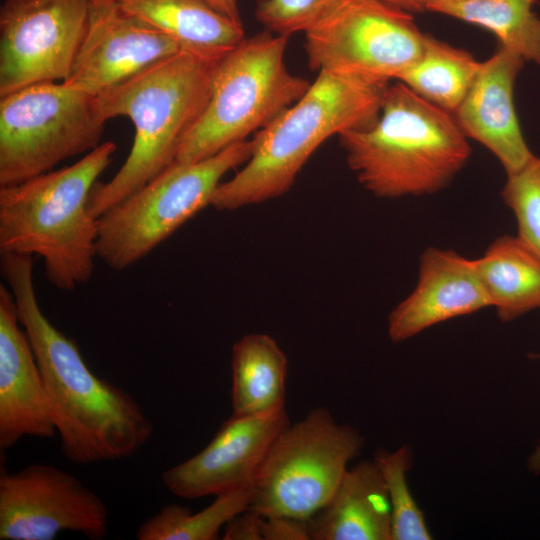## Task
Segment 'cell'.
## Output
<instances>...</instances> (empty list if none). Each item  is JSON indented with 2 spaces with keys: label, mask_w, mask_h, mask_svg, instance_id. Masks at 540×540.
Segmentation results:
<instances>
[{
  "label": "cell",
  "mask_w": 540,
  "mask_h": 540,
  "mask_svg": "<svg viewBox=\"0 0 540 540\" xmlns=\"http://www.w3.org/2000/svg\"><path fill=\"white\" fill-rule=\"evenodd\" d=\"M232 415L260 416L285 408L287 358L265 333L244 335L232 347Z\"/></svg>",
  "instance_id": "44dd1931"
},
{
  "label": "cell",
  "mask_w": 540,
  "mask_h": 540,
  "mask_svg": "<svg viewBox=\"0 0 540 540\" xmlns=\"http://www.w3.org/2000/svg\"><path fill=\"white\" fill-rule=\"evenodd\" d=\"M57 434L44 380L10 289L0 285V449Z\"/></svg>",
  "instance_id": "9a60e30c"
},
{
  "label": "cell",
  "mask_w": 540,
  "mask_h": 540,
  "mask_svg": "<svg viewBox=\"0 0 540 540\" xmlns=\"http://www.w3.org/2000/svg\"><path fill=\"white\" fill-rule=\"evenodd\" d=\"M491 307L474 260L430 246L420 256L413 291L389 314L388 336L403 342L438 323Z\"/></svg>",
  "instance_id": "2e32d148"
},
{
  "label": "cell",
  "mask_w": 540,
  "mask_h": 540,
  "mask_svg": "<svg viewBox=\"0 0 540 540\" xmlns=\"http://www.w3.org/2000/svg\"><path fill=\"white\" fill-rule=\"evenodd\" d=\"M388 84L319 71L299 100L254 134L250 157L218 185L210 206L233 211L286 194L326 140L377 119Z\"/></svg>",
  "instance_id": "7a4b0ae2"
},
{
  "label": "cell",
  "mask_w": 540,
  "mask_h": 540,
  "mask_svg": "<svg viewBox=\"0 0 540 540\" xmlns=\"http://www.w3.org/2000/svg\"><path fill=\"white\" fill-rule=\"evenodd\" d=\"M251 151L252 139H246L203 160L174 162L98 218L97 257L120 271L147 256L211 204L223 176Z\"/></svg>",
  "instance_id": "52a82bcc"
},
{
  "label": "cell",
  "mask_w": 540,
  "mask_h": 540,
  "mask_svg": "<svg viewBox=\"0 0 540 540\" xmlns=\"http://www.w3.org/2000/svg\"><path fill=\"white\" fill-rule=\"evenodd\" d=\"M0 266L41 370L65 458L87 465L134 455L153 434L141 405L95 375L77 344L46 317L34 287L32 255L1 253Z\"/></svg>",
  "instance_id": "6da1fadb"
},
{
  "label": "cell",
  "mask_w": 540,
  "mask_h": 540,
  "mask_svg": "<svg viewBox=\"0 0 540 540\" xmlns=\"http://www.w3.org/2000/svg\"><path fill=\"white\" fill-rule=\"evenodd\" d=\"M337 137L358 183L382 199L434 194L447 187L471 155L454 116L400 81L386 87L371 125Z\"/></svg>",
  "instance_id": "3957f363"
},
{
  "label": "cell",
  "mask_w": 540,
  "mask_h": 540,
  "mask_svg": "<svg viewBox=\"0 0 540 540\" xmlns=\"http://www.w3.org/2000/svg\"><path fill=\"white\" fill-rule=\"evenodd\" d=\"M89 0H6L0 9V97L67 78Z\"/></svg>",
  "instance_id": "8fae6325"
},
{
  "label": "cell",
  "mask_w": 540,
  "mask_h": 540,
  "mask_svg": "<svg viewBox=\"0 0 540 540\" xmlns=\"http://www.w3.org/2000/svg\"><path fill=\"white\" fill-rule=\"evenodd\" d=\"M305 34L313 71H335L389 83L421 55L426 33L413 14L380 0H343Z\"/></svg>",
  "instance_id": "30bf717a"
},
{
  "label": "cell",
  "mask_w": 540,
  "mask_h": 540,
  "mask_svg": "<svg viewBox=\"0 0 540 540\" xmlns=\"http://www.w3.org/2000/svg\"><path fill=\"white\" fill-rule=\"evenodd\" d=\"M343 0H258L255 17L271 33L289 37L306 33Z\"/></svg>",
  "instance_id": "4316f807"
},
{
  "label": "cell",
  "mask_w": 540,
  "mask_h": 540,
  "mask_svg": "<svg viewBox=\"0 0 540 540\" xmlns=\"http://www.w3.org/2000/svg\"><path fill=\"white\" fill-rule=\"evenodd\" d=\"M525 60L499 46L478 73L453 114L468 139L487 148L506 175L522 168L534 154L529 149L516 114L514 84Z\"/></svg>",
  "instance_id": "e0dca14e"
},
{
  "label": "cell",
  "mask_w": 540,
  "mask_h": 540,
  "mask_svg": "<svg viewBox=\"0 0 540 540\" xmlns=\"http://www.w3.org/2000/svg\"><path fill=\"white\" fill-rule=\"evenodd\" d=\"M116 149L102 142L71 166L0 187V253L41 258L47 279L61 290L88 282L98 235L88 200Z\"/></svg>",
  "instance_id": "5b68a950"
},
{
  "label": "cell",
  "mask_w": 540,
  "mask_h": 540,
  "mask_svg": "<svg viewBox=\"0 0 540 540\" xmlns=\"http://www.w3.org/2000/svg\"><path fill=\"white\" fill-rule=\"evenodd\" d=\"M533 358H535V359H540V352L537 353V354H534V355H533Z\"/></svg>",
  "instance_id": "836d02e7"
},
{
  "label": "cell",
  "mask_w": 540,
  "mask_h": 540,
  "mask_svg": "<svg viewBox=\"0 0 540 540\" xmlns=\"http://www.w3.org/2000/svg\"><path fill=\"white\" fill-rule=\"evenodd\" d=\"M93 4L114 2L116 0H89Z\"/></svg>",
  "instance_id": "d6a6232c"
},
{
  "label": "cell",
  "mask_w": 540,
  "mask_h": 540,
  "mask_svg": "<svg viewBox=\"0 0 540 540\" xmlns=\"http://www.w3.org/2000/svg\"><path fill=\"white\" fill-rule=\"evenodd\" d=\"M263 515L247 508L230 519L223 529V540H263Z\"/></svg>",
  "instance_id": "f1b7e54d"
},
{
  "label": "cell",
  "mask_w": 540,
  "mask_h": 540,
  "mask_svg": "<svg viewBox=\"0 0 540 540\" xmlns=\"http://www.w3.org/2000/svg\"><path fill=\"white\" fill-rule=\"evenodd\" d=\"M307 522L310 540H391V506L375 462L363 460L348 469Z\"/></svg>",
  "instance_id": "ac0fdd59"
},
{
  "label": "cell",
  "mask_w": 540,
  "mask_h": 540,
  "mask_svg": "<svg viewBox=\"0 0 540 540\" xmlns=\"http://www.w3.org/2000/svg\"><path fill=\"white\" fill-rule=\"evenodd\" d=\"M363 446L362 434L338 423L326 407L310 410L273 441L251 486L249 508L308 520L333 495Z\"/></svg>",
  "instance_id": "ba28073f"
},
{
  "label": "cell",
  "mask_w": 540,
  "mask_h": 540,
  "mask_svg": "<svg viewBox=\"0 0 540 540\" xmlns=\"http://www.w3.org/2000/svg\"><path fill=\"white\" fill-rule=\"evenodd\" d=\"M480 65L481 62L468 51L426 34L420 57L396 80L453 115L471 87Z\"/></svg>",
  "instance_id": "7402d4cb"
},
{
  "label": "cell",
  "mask_w": 540,
  "mask_h": 540,
  "mask_svg": "<svg viewBox=\"0 0 540 540\" xmlns=\"http://www.w3.org/2000/svg\"><path fill=\"white\" fill-rule=\"evenodd\" d=\"M108 527L106 504L74 475L46 463L2 469L1 540H53L63 531L101 540Z\"/></svg>",
  "instance_id": "7c38bea8"
},
{
  "label": "cell",
  "mask_w": 540,
  "mask_h": 540,
  "mask_svg": "<svg viewBox=\"0 0 540 540\" xmlns=\"http://www.w3.org/2000/svg\"><path fill=\"white\" fill-rule=\"evenodd\" d=\"M527 465H528V469L532 473L534 474L540 473V438L528 459Z\"/></svg>",
  "instance_id": "1f68e13d"
},
{
  "label": "cell",
  "mask_w": 540,
  "mask_h": 540,
  "mask_svg": "<svg viewBox=\"0 0 540 540\" xmlns=\"http://www.w3.org/2000/svg\"><path fill=\"white\" fill-rule=\"evenodd\" d=\"M128 13L173 38L185 52L218 61L244 38L243 25L204 0H116Z\"/></svg>",
  "instance_id": "d6986e66"
},
{
  "label": "cell",
  "mask_w": 540,
  "mask_h": 540,
  "mask_svg": "<svg viewBox=\"0 0 540 540\" xmlns=\"http://www.w3.org/2000/svg\"><path fill=\"white\" fill-rule=\"evenodd\" d=\"M501 197L514 214L517 236L540 257V156L507 174Z\"/></svg>",
  "instance_id": "484cf974"
},
{
  "label": "cell",
  "mask_w": 540,
  "mask_h": 540,
  "mask_svg": "<svg viewBox=\"0 0 540 540\" xmlns=\"http://www.w3.org/2000/svg\"><path fill=\"white\" fill-rule=\"evenodd\" d=\"M251 487L215 496L203 510L193 513L188 507L167 504L146 519L136 531L138 540H216L220 530L249 507Z\"/></svg>",
  "instance_id": "cb8c5ba5"
},
{
  "label": "cell",
  "mask_w": 540,
  "mask_h": 540,
  "mask_svg": "<svg viewBox=\"0 0 540 540\" xmlns=\"http://www.w3.org/2000/svg\"><path fill=\"white\" fill-rule=\"evenodd\" d=\"M181 51L173 38L117 1L91 3L84 37L63 83L97 96Z\"/></svg>",
  "instance_id": "4fadbf2b"
},
{
  "label": "cell",
  "mask_w": 540,
  "mask_h": 540,
  "mask_svg": "<svg viewBox=\"0 0 540 540\" xmlns=\"http://www.w3.org/2000/svg\"><path fill=\"white\" fill-rule=\"evenodd\" d=\"M474 264L501 321L540 309V257L517 235L496 238Z\"/></svg>",
  "instance_id": "ffe728a7"
},
{
  "label": "cell",
  "mask_w": 540,
  "mask_h": 540,
  "mask_svg": "<svg viewBox=\"0 0 540 540\" xmlns=\"http://www.w3.org/2000/svg\"><path fill=\"white\" fill-rule=\"evenodd\" d=\"M289 423L286 409L260 416L232 415L200 452L162 472V482L183 499L251 487L273 441Z\"/></svg>",
  "instance_id": "5bb4252c"
},
{
  "label": "cell",
  "mask_w": 540,
  "mask_h": 540,
  "mask_svg": "<svg viewBox=\"0 0 540 540\" xmlns=\"http://www.w3.org/2000/svg\"><path fill=\"white\" fill-rule=\"evenodd\" d=\"M263 540H310L308 522L287 515H268L262 519Z\"/></svg>",
  "instance_id": "83f0119b"
},
{
  "label": "cell",
  "mask_w": 540,
  "mask_h": 540,
  "mask_svg": "<svg viewBox=\"0 0 540 540\" xmlns=\"http://www.w3.org/2000/svg\"><path fill=\"white\" fill-rule=\"evenodd\" d=\"M537 0H433L428 11L440 13L493 33L500 46L540 65V17Z\"/></svg>",
  "instance_id": "603a6c76"
},
{
  "label": "cell",
  "mask_w": 540,
  "mask_h": 540,
  "mask_svg": "<svg viewBox=\"0 0 540 540\" xmlns=\"http://www.w3.org/2000/svg\"><path fill=\"white\" fill-rule=\"evenodd\" d=\"M218 61L181 51L96 96L101 116L106 121L129 118L135 136L116 174L94 185L91 215L98 219L175 162L183 138L210 98Z\"/></svg>",
  "instance_id": "277c9868"
},
{
  "label": "cell",
  "mask_w": 540,
  "mask_h": 540,
  "mask_svg": "<svg viewBox=\"0 0 540 540\" xmlns=\"http://www.w3.org/2000/svg\"><path fill=\"white\" fill-rule=\"evenodd\" d=\"M373 461L379 468L387 488L391 506V540H430L424 514L415 501L407 482L413 464V451L404 444L394 451L379 448Z\"/></svg>",
  "instance_id": "d4e9b609"
},
{
  "label": "cell",
  "mask_w": 540,
  "mask_h": 540,
  "mask_svg": "<svg viewBox=\"0 0 540 540\" xmlns=\"http://www.w3.org/2000/svg\"><path fill=\"white\" fill-rule=\"evenodd\" d=\"M215 11L225 16L232 22L243 25L237 0H204Z\"/></svg>",
  "instance_id": "f546056e"
},
{
  "label": "cell",
  "mask_w": 540,
  "mask_h": 540,
  "mask_svg": "<svg viewBox=\"0 0 540 540\" xmlns=\"http://www.w3.org/2000/svg\"><path fill=\"white\" fill-rule=\"evenodd\" d=\"M286 36L246 37L215 68L210 98L183 138L175 162H196L244 141L299 100L311 82L285 61Z\"/></svg>",
  "instance_id": "8992f818"
},
{
  "label": "cell",
  "mask_w": 540,
  "mask_h": 540,
  "mask_svg": "<svg viewBox=\"0 0 540 540\" xmlns=\"http://www.w3.org/2000/svg\"><path fill=\"white\" fill-rule=\"evenodd\" d=\"M393 7L408 13H421L428 11V6L433 0H380Z\"/></svg>",
  "instance_id": "4dcf8cb0"
},
{
  "label": "cell",
  "mask_w": 540,
  "mask_h": 540,
  "mask_svg": "<svg viewBox=\"0 0 540 540\" xmlns=\"http://www.w3.org/2000/svg\"><path fill=\"white\" fill-rule=\"evenodd\" d=\"M106 120L96 96L63 82L0 97V187L22 183L98 147Z\"/></svg>",
  "instance_id": "9c48e42d"
}]
</instances>
